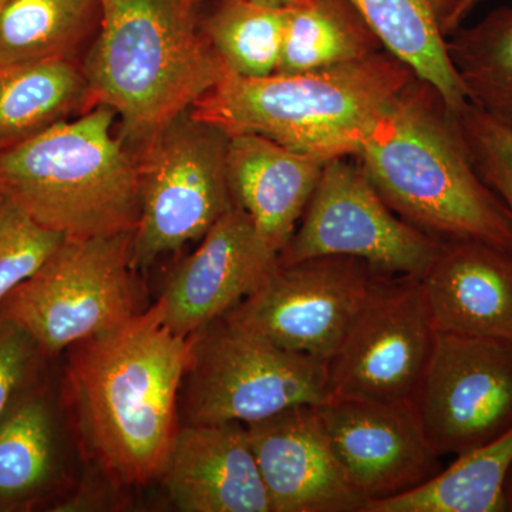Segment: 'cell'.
I'll return each instance as SVG.
<instances>
[{"instance_id": "d6a6232c", "label": "cell", "mask_w": 512, "mask_h": 512, "mask_svg": "<svg viewBox=\"0 0 512 512\" xmlns=\"http://www.w3.org/2000/svg\"><path fill=\"white\" fill-rule=\"evenodd\" d=\"M8 2V0H0V8H2L5 3Z\"/></svg>"}, {"instance_id": "5bb4252c", "label": "cell", "mask_w": 512, "mask_h": 512, "mask_svg": "<svg viewBox=\"0 0 512 512\" xmlns=\"http://www.w3.org/2000/svg\"><path fill=\"white\" fill-rule=\"evenodd\" d=\"M279 252L234 204L178 266L158 302L165 325L192 336L256 291L278 265Z\"/></svg>"}, {"instance_id": "83f0119b", "label": "cell", "mask_w": 512, "mask_h": 512, "mask_svg": "<svg viewBox=\"0 0 512 512\" xmlns=\"http://www.w3.org/2000/svg\"><path fill=\"white\" fill-rule=\"evenodd\" d=\"M457 117L477 174L512 214V127L494 120L470 103Z\"/></svg>"}, {"instance_id": "ffe728a7", "label": "cell", "mask_w": 512, "mask_h": 512, "mask_svg": "<svg viewBox=\"0 0 512 512\" xmlns=\"http://www.w3.org/2000/svg\"><path fill=\"white\" fill-rule=\"evenodd\" d=\"M96 106L74 57L0 69V151Z\"/></svg>"}, {"instance_id": "8992f818", "label": "cell", "mask_w": 512, "mask_h": 512, "mask_svg": "<svg viewBox=\"0 0 512 512\" xmlns=\"http://www.w3.org/2000/svg\"><path fill=\"white\" fill-rule=\"evenodd\" d=\"M184 382V424H252L329 396L326 362L281 348L228 313L194 333Z\"/></svg>"}, {"instance_id": "d4e9b609", "label": "cell", "mask_w": 512, "mask_h": 512, "mask_svg": "<svg viewBox=\"0 0 512 512\" xmlns=\"http://www.w3.org/2000/svg\"><path fill=\"white\" fill-rule=\"evenodd\" d=\"M447 55L468 103L512 127V6L458 28L448 37Z\"/></svg>"}, {"instance_id": "1f68e13d", "label": "cell", "mask_w": 512, "mask_h": 512, "mask_svg": "<svg viewBox=\"0 0 512 512\" xmlns=\"http://www.w3.org/2000/svg\"><path fill=\"white\" fill-rule=\"evenodd\" d=\"M478 2H480V0H471V3H473L474 8H476Z\"/></svg>"}, {"instance_id": "ac0fdd59", "label": "cell", "mask_w": 512, "mask_h": 512, "mask_svg": "<svg viewBox=\"0 0 512 512\" xmlns=\"http://www.w3.org/2000/svg\"><path fill=\"white\" fill-rule=\"evenodd\" d=\"M330 160L256 134L229 137L227 175L232 198L275 251L288 244Z\"/></svg>"}, {"instance_id": "ba28073f", "label": "cell", "mask_w": 512, "mask_h": 512, "mask_svg": "<svg viewBox=\"0 0 512 512\" xmlns=\"http://www.w3.org/2000/svg\"><path fill=\"white\" fill-rule=\"evenodd\" d=\"M228 144L224 130L187 110L138 151L141 210L133 239L137 271L188 242L201 241L235 204L228 184Z\"/></svg>"}, {"instance_id": "30bf717a", "label": "cell", "mask_w": 512, "mask_h": 512, "mask_svg": "<svg viewBox=\"0 0 512 512\" xmlns=\"http://www.w3.org/2000/svg\"><path fill=\"white\" fill-rule=\"evenodd\" d=\"M436 336L423 279L376 274L326 363L328 399L412 402Z\"/></svg>"}, {"instance_id": "d6986e66", "label": "cell", "mask_w": 512, "mask_h": 512, "mask_svg": "<svg viewBox=\"0 0 512 512\" xmlns=\"http://www.w3.org/2000/svg\"><path fill=\"white\" fill-rule=\"evenodd\" d=\"M384 49L433 84L454 113L467 106L447 55V40L473 12L471 0H350Z\"/></svg>"}, {"instance_id": "7c38bea8", "label": "cell", "mask_w": 512, "mask_h": 512, "mask_svg": "<svg viewBox=\"0 0 512 512\" xmlns=\"http://www.w3.org/2000/svg\"><path fill=\"white\" fill-rule=\"evenodd\" d=\"M375 275L365 261L352 256L278 264L256 291L227 313L281 348L328 363Z\"/></svg>"}, {"instance_id": "7402d4cb", "label": "cell", "mask_w": 512, "mask_h": 512, "mask_svg": "<svg viewBox=\"0 0 512 512\" xmlns=\"http://www.w3.org/2000/svg\"><path fill=\"white\" fill-rule=\"evenodd\" d=\"M59 461L55 414L33 386L0 417V508L42 497L55 483Z\"/></svg>"}, {"instance_id": "9c48e42d", "label": "cell", "mask_w": 512, "mask_h": 512, "mask_svg": "<svg viewBox=\"0 0 512 512\" xmlns=\"http://www.w3.org/2000/svg\"><path fill=\"white\" fill-rule=\"evenodd\" d=\"M443 241L424 234L394 214L353 157H338L323 168L301 224L278 264L340 255L365 261L376 274L423 279Z\"/></svg>"}, {"instance_id": "4316f807", "label": "cell", "mask_w": 512, "mask_h": 512, "mask_svg": "<svg viewBox=\"0 0 512 512\" xmlns=\"http://www.w3.org/2000/svg\"><path fill=\"white\" fill-rule=\"evenodd\" d=\"M64 238L0 191V302L35 274Z\"/></svg>"}, {"instance_id": "2e32d148", "label": "cell", "mask_w": 512, "mask_h": 512, "mask_svg": "<svg viewBox=\"0 0 512 512\" xmlns=\"http://www.w3.org/2000/svg\"><path fill=\"white\" fill-rule=\"evenodd\" d=\"M161 480L183 512H272L247 424H183Z\"/></svg>"}, {"instance_id": "484cf974", "label": "cell", "mask_w": 512, "mask_h": 512, "mask_svg": "<svg viewBox=\"0 0 512 512\" xmlns=\"http://www.w3.org/2000/svg\"><path fill=\"white\" fill-rule=\"evenodd\" d=\"M285 8L255 0H211L204 15L205 35L229 73L244 77L276 73Z\"/></svg>"}, {"instance_id": "6da1fadb", "label": "cell", "mask_w": 512, "mask_h": 512, "mask_svg": "<svg viewBox=\"0 0 512 512\" xmlns=\"http://www.w3.org/2000/svg\"><path fill=\"white\" fill-rule=\"evenodd\" d=\"M194 335L168 328L161 303L70 346L66 393L90 460L110 483L163 476L180 430L178 397Z\"/></svg>"}, {"instance_id": "9a60e30c", "label": "cell", "mask_w": 512, "mask_h": 512, "mask_svg": "<svg viewBox=\"0 0 512 512\" xmlns=\"http://www.w3.org/2000/svg\"><path fill=\"white\" fill-rule=\"evenodd\" d=\"M272 512H363L315 406H296L247 424Z\"/></svg>"}, {"instance_id": "4dcf8cb0", "label": "cell", "mask_w": 512, "mask_h": 512, "mask_svg": "<svg viewBox=\"0 0 512 512\" xmlns=\"http://www.w3.org/2000/svg\"><path fill=\"white\" fill-rule=\"evenodd\" d=\"M255 2L265 3V5L279 6V8H285V6L293 5V3L299 2V0H255Z\"/></svg>"}, {"instance_id": "7a4b0ae2", "label": "cell", "mask_w": 512, "mask_h": 512, "mask_svg": "<svg viewBox=\"0 0 512 512\" xmlns=\"http://www.w3.org/2000/svg\"><path fill=\"white\" fill-rule=\"evenodd\" d=\"M353 158L387 207L424 234L512 255V214L477 174L457 113L433 84L414 77Z\"/></svg>"}, {"instance_id": "4fadbf2b", "label": "cell", "mask_w": 512, "mask_h": 512, "mask_svg": "<svg viewBox=\"0 0 512 512\" xmlns=\"http://www.w3.org/2000/svg\"><path fill=\"white\" fill-rule=\"evenodd\" d=\"M315 407L366 505L409 493L443 470L412 402L326 399Z\"/></svg>"}, {"instance_id": "8fae6325", "label": "cell", "mask_w": 512, "mask_h": 512, "mask_svg": "<svg viewBox=\"0 0 512 512\" xmlns=\"http://www.w3.org/2000/svg\"><path fill=\"white\" fill-rule=\"evenodd\" d=\"M412 403L440 457L497 439L512 427V343L437 332Z\"/></svg>"}, {"instance_id": "44dd1931", "label": "cell", "mask_w": 512, "mask_h": 512, "mask_svg": "<svg viewBox=\"0 0 512 512\" xmlns=\"http://www.w3.org/2000/svg\"><path fill=\"white\" fill-rule=\"evenodd\" d=\"M384 46L350 0H299L285 8L276 73L311 72L359 62Z\"/></svg>"}, {"instance_id": "e0dca14e", "label": "cell", "mask_w": 512, "mask_h": 512, "mask_svg": "<svg viewBox=\"0 0 512 512\" xmlns=\"http://www.w3.org/2000/svg\"><path fill=\"white\" fill-rule=\"evenodd\" d=\"M423 284L437 332L512 343V255L474 239L446 241Z\"/></svg>"}, {"instance_id": "52a82bcc", "label": "cell", "mask_w": 512, "mask_h": 512, "mask_svg": "<svg viewBox=\"0 0 512 512\" xmlns=\"http://www.w3.org/2000/svg\"><path fill=\"white\" fill-rule=\"evenodd\" d=\"M134 231L64 238L45 264L0 302L46 356L57 355L143 311Z\"/></svg>"}, {"instance_id": "3957f363", "label": "cell", "mask_w": 512, "mask_h": 512, "mask_svg": "<svg viewBox=\"0 0 512 512\" xmlns=\"http://www.w3.org/2000/svg\"><path fill=\"white\" fill-rule=\"evenodd\" d=\"M211 0H100L84 72L94 101L116 111L134 153L214 89L228 69L205 35Z\"/></svg>"}, {"instance_id": "603a6c76", "label": "cell", "mask_w": 512, "mask_h": 512, "mask_svg": "<svg viewBox=\"0 0 512 512\" xmlns=\"http://www.w3.org/2000/svg\"><path fill=\"white\" fill-rule=\"evenodd\" d=\"M100 22V0H8L0 8V69L76 59Z\"/></svg>"}, {"instance_id": "5b68a950", "label": "cell", "mask_w": 512, "mask_h": 512, "mask_svg": "<svg viewBox=\"0 0 512 512\" xmlns=\"http://www.w3.org/2000/svg\"><path fill=\"white\" fill-rule=\"evenodd\" d=\"M104 104L0 151V191L42 227L66 238L136 231L138 156Z\"/></svg>"}, {"instance_id": "f546056e", "label": "cell", "mask_w": 512, "mask_h": 512, "mask_svg": "<svg viewBox=\"0 0 512 512\" xmlns=\"http://www.w3.org/2000/svg\"><path fill=\"white\" fill-rule=\"evenodd\" d=\"M501 497H503L504 512H512V464L510 470L505 474Z\"/></svg>"}, {"instance_id": "277c9868", "label": "cell", "mask_w": 512, "mask_h": 512, "mask_svg": "<svg viewBox=\"0 0 512 512\" xmlns=\"http://www.w3.org/2000/svg\"><path fill=\"white\" fill-rule=\"evenodd\" d=\"M414 77L386 49L311 72L265 77L228 72L190 111L229 137L256 134L302 153L353 157Z\"/></svg>"}, {"instance_id": "f1b7e54d", "label": "cell", "mask_w": 512, "mask_h": 512, "mask_svg": "<svg viewBox=\"0 0 512 512\" xmlns=\"http://www.w3.org/2000/svg\"><path fill=\"white\" fill-rule=\"evenodd\" d=\"M46 355L32 336L0 315V417L35 386Z\"/></svg>"}, {"instance_id": "cb8c5ba5", "label": "cell", "mask_w": 512, "mask_h": 512, "mask_svg": "<svg viewBox=\"0 0 512 512\" xmlns=\"http://www.w3.org/2000/svg\"><path fill=\"white\" fill-rule=\"evenodd\" d=\"M512 464V427L461 454L409 493L366 505L363 512H504L501 487Z\"/></svg>"}]
</instances>
